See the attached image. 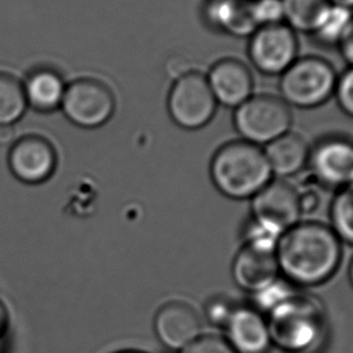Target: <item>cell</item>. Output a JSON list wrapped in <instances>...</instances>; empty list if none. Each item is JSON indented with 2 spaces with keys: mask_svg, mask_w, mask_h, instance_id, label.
Here are the masks:
<instances>
[{
  "mask_svg": "<svg viewBox=\"0 0 353 353\" xmlns=\"http://www.w3.org/2000/svg\"><path fill=\"white\" fill-rule=\"evenodd\" d=\"M276 254L285 280L314 287L336 272L343 248L332 228L317 221H299L282 234Z\"/></svg>",
  "mask_w": 353,
  "mask_h": 353,
  "instance_id": "cell-1",
  "label": "cell"
},
{
  "mask_svg": "<svg viewBox=\"0 0 353 353\" xmlns=\"http://www.w3.org/2000/svg\"><path fill=\"white\" fill-rule=\"evenodd\" d=\"M272 176L264 148L243 139L223 144L212 157V182L223 195L234 200L253 199Z\"/></svg>",
  "mask_w": 353,
  "mask_h": 353,
  "instance_id": "cell-2",
  "label": "cell"
},
{
  "mask_svg": "<svg viewBox=\"0 0 353 353\" xmlns=\"http://www.w3.org/2000/svg\"><path fill=\"white\" fill-rule=\"evenodd\" d=\"M272 345L285 353H310L319 346L327 317L319 299L295 292L265 314Z\"/></svg>",
  "mask_w": 353,
  "mask_h": 353,
  "instance_id": "cell-3",
  "label": "cell"
},
{
  "mask_svg": "<svg viewBox=\"0 0 353 353\" xmlns=\"http://www.w3.org/2000/svg\"><path fill=\"white\" fill-rule=\"evenodd\" d=\"M338 77L323 57L299 56L280 77V97L290 108H319L334 97Z\"/></svg>",
  "mask_w": 353,
  "mask_h": 353,
  "instance_id": "cell-4",
  "label": "cell"
},
{
  "mask_svg": "<svg viewBox=\"0 0 353 353\" xmlns=\"http://www.w3.org/2000/svg\"><path fill=\"white\" fill-rule=\"evenodd\" d=\"M234 126L241 139L264 148L290 132L293 115L288 104L275 94H253L234 109Z\"/></svg>",
  "mask_w": 353,
  "mask_h": 353,
  "instance_id": "cell-5",
  "label": "cell"
},
{
  "mask_svg": "<svg viewBox=\"0 0 353 353\" xmlns=\"http://www.w3.org/2000/svg\"><path fill=\"white\" fill-rule=\"evenodd\" d=\"M173 123L187 131H197L211 123L218 109L206 75L188 70L176 77L167 97Z\"/></svg>",
  "mask_w": 353,
  "mask_h": 353,
  "instance_id": "cell-6",
  "label": "cell"
},
{
  "mask_svg": "<svg viewBox=\"0 0 353 353\" xmlns=\"http://www.w3.org/2000/svg\"><path fill=\"white\" fill-rule=\"evenodd\" d=\"M115 109L113 91L94 78H79L68 83L61 107L68 121L85 130L104 126L113 118Z\"/></svg>",
  "mask_w": 353,
  "mask_h": 353,
  "instance_id": "cell-7",
  "label": "cell"
},
{
  "mask_svg": "<svg viewBox=\"0 0 353 353\" xmlns=\"http://www.w3.org/2000/svg\"><path fill=\"white\" fill-rule=\"evenodd\" d=\"M280 239L264 234L245 236V245L232 261V279L241 290L252 294L265 290L279 280L277 243Z\"/></svg>",
  "mask_w": 353,
  "mask_h": 353,
  "instance_id": "cell-8",
  "label": "cell"
},
{
  "mask_svg": "<svg viewBox=\"0 0 353 353\" xmlns=\"http://www.w3.org/2000/svg\"><path fill=\"white\" fill-rule=\"evenodd\" d=\"M248 57L260 73L281 77L299 57L298 35L285 23L258 27L250 35Z\"/></svg>",
  "mask_w": 353,
  "mask_h": 353,
  "instance_id": "cell-9",
  "label": "cell"
},
{
  "mask_svg": "<svg viewBox=\"0 0 353 353\" xmlns=\"http://www.w3.org/2000/svg\"><path fill=\"white\" fill-rule=\"evenodd\" d=\"M300 192L283 179L271 181L252 199V221L282 236L301 216Z\"/></svg>",
  "mask_w": 353,
  "mask_h": 353,
  "instance_id": "cell-10",
  "label": "cell"
},
{
  "mask_svg": "<svg viewBox=\"0 0 353 353\" xmlns=\"http://www.w3.org/2000/svg\"><path fill=\"white\" fill-rule=\"evenodd\" d=\"M309 165L324 187H346L353 183V142L345 137L323 138L310 152Z\"/></svg>",
  "mask_w": 353,
  "mask_h": 353,
  "instance_id": "cell-11",
  "label": "cell"
},
{
  "mask_svg": "<svg viewBox=\"0 0 353 353\" xmlns=\"http://www.w3.org/2000/svg\"><path fill=\"white\" fill-rule=\"evenodd\" d=\"M57 154L46 138L30 134L14 143L9 152V167L21 182L38 184L52 176Z\"/></svg>",
  "mask_w": 353,
  "mask_h": 353,
  "instance_id": "cell-12",
  "label": "cell"
},
{
  "mask_svg": "<svg viewBox=\"0 0 353 353\" xmlns=\"http://www.w3.org/2000/svg\"><path fill=\"white\" fill-rule=\"evenodd\" d=\"M206 78L218 105L234 110L254 94L253 74L240 59H219L212 65Z\"/></svg>",
  "mask_w": 353,
  "mask_h": 353,
  "instance_id": "cell-13",
  "label": "cell"
},
{
  "mask_svg": "<svg viewBox=\"0 0 353 353\" xmlns=\"http://www.w3.org/2000/svg\"><path fill=\"white\" fill-rule=\"evenodd\" d=\"M224 329L236 353H268L272 346L266 317L255 307H236Z\"/></svg>",
  "mask_w": 353,
  "mask_h": 353,
  "instance_id": "cell-14",
  "label": "cell"
},
{
  "mask_svg": "<svg viewBox=\"0 0 353 353\" xmlns=\"http://www.w3.org/2000/svg\"><path fill=\"white\" fill-rule=\"evenodd\" d=\"M155 332L162 343L183 350L201 335V321L196 310L183 301L163 305L155 317Z\"/></svg>",
  "mask_w": 353,
  "mask_h": 353,
  "instance_id": "cell-15",
  "label": "cell"
},
{
  "mask_svg": "<svg viewBox=\"0 0 353 353\" xmlns=\"http://www.w3.org/2000/svg\"><path fill=\"white\" fill-rule=\"evenodd\" d=\"M22 86L28 109L51 114L61 110L68 83L57 69L44 65L30 70Z\"/></svg>",
  "mask_w": 353,
  "mask_h": 353,
  "instance_id": "cell-16",
  "label": "cell"
},
{
  "mask_svg": "<svg viewBox=\"0 0 353 353\" xmlns=\"http://www.w3.org/2000/svg\"><path fill=\"white\" fill-rule=\"evenodd\" d=\"M250 3L252 0H207L203 6V19L212 30L224 34L250 35L256 30Z\"/></svg>",
  "mask_w": 353,
  "mask_h": 353,
  "instance_id": "cell-17",
  "label": "cell"
},
{
  "mask_svg": "<svg viewBox=\"0 0 353 353\" xmlns=\"http://www.w3.org/2000/svg\"><path fill=\"white\" fill-rule=\"evenodd\" d=\"M264 152L272 174L285 178L294 176L309 165L311 148L303 136L290 130L265 145Z\"/></svg>",
  "mask_w": 353,
  "mask_h": 353,
  "instance_id": "cell-18",
  "label": "cell"
},
{
  "mask_svg": "<svg viewBox=\"0 0 353 353\" xmlns=\"http://www.w3.org/2000/svg\"><path fill=\"white\" fill-rule=\"evenodd\" d=\"M330 4L329 0H282L285 23L295 33L311 34Z\"/></svg>",
  "mask_w": 353,
  "mask_h": 353,
  "instance_id": "cell-19",
  "label": "cell"
},
{
  "mask_svg": "<svg viewBox=\"0 0 353 353\" xmlns=\"http://www.w3.org/2000/svg\"><path fill=\"white\" fill-rule=\"evenodd\" d=\"M28 109L23 86L12 74L0 72V128H11Z\"/></svg>",
  "mask_w": 353,
  "mask_h": 353,
  "instance_id": "cell-20",
  "label": "cell"
},
{
  "mask_svg": "<svg viewBox=\"0 0 353 353\" xmlns=\"http://www.w3.org/2000/svg\"><path fill=\"white\" fill-rule=\"evenodd\" d=\"M353 19V10L330 4L311 35L319 44L339 46Z\"/></svg>",
  "mask_w": 353,
  "mask_h": 353,
  "instance_id": "cell-21",
  "label": "cell"
},
{
  "mask_svg": "<svg viewBox=\"0 0 353 353\" xmlns=\"http://www.w3.org/2000/svg\"><path fill=\"white\" fill-rule=\"evenodd\" d=\"M330 221L339 240L353 245V183L339 189L330 208Z\"/></svg>",
  "mask_w": 353,
  "mask_h": 353,
  "instance_id": "cell-22",
  "label": "cell"
},
{
  "mask_svg": "<svg viewBox=\"0 0 353 353\" xmlns=\"http://www.w3.org/2000/svg\"><path fill=\"white\" fill-rule=\"evenodd\" d=\"M295 290L292 285L287 282V280L275 281L272 285L266 287L265 290H260L255 293V309L260 311L261 314H269L271 310L275 309L277 305L285 301L290 295L294 294Z\"/></svg>",
  "mask_w": 353,
  "mask_h": 353,
  "instance_id": "cell-23",
  "label": "cell"
},
{
  "mask_svg": "<svg viewBox=\"0 0 353 353\" xmlns=\"http://www.w3.org/2000/svg\"><path fill=\"white\" fill-rule=\"evenodd\" d=\"M250 12L256 28L285 23L282 0H252Z\"/></svg>",
  "mask_w": 353,
  "mask_h": 353,
  "instance_id": "cell-24",
  "label": "cell"
},
{
  "mask_svg": "<svg viewBox=\"0 0 353 353\" xmlns=\"http://www.w3.org/2000/svg\"><path fill=\"white\" fill-rule=\"evenodd\" d=\"M182 353H236L225 338L213 334H205L183 348Z\"/></svg>",
  "mask_w": 353,
  "mask_h": 353,
  "instance_id": "cell-25",
  "label": "cell"
},
{
  "mask_svg": "<svg viewBox=\"0 0 353 353\" xmlns=\"http://www.w3.org/2000/svg\"><path fill=\"white\" fill-rule=\"evenodd\" d=\"M334 97L341 112L353 119V67H348L343 73L339 74Z\"/></svg>",
  "mask_w": 353,
  "mask_h": 353,
  "instance_id": "cell-26",
  "label": "cell"
},
{
  "mask_svg": "<svg viewBox=\"0 0 353 353\" xmlns=\"http://www.w3.org/2000/svg\"><path fill=\"white\" fill-rule=\"evenodd\" d=\"M235 309L236 306H234V304L225 298H214L207 304V319L213 325L224 328L226 323L229 322L231 316L234 314Z\"/></svg>",
  "mask_w": 353,
  "mask_h": 353,
  "instance_id": "cell-27",
  "label": "cell"
},
{
  "mask_svg": "<svg viewBox=\"0 0 353 353\" xmlns=\"http://www.w3.org/2000/svg\"><path fill=\"white\" fill-rule=\"evenodd\" d=\"M338 48L340 50V54L343 56V59H345V62L350 67H353V19L350 26H348L346 34H345L343 40H341V43L339 44Z\"/></svg>",
  "mask_w": 353,
  "mask_h": 353,
  "instance_id": "cell-28",
  "label": "cell"
},
{
  "mask_svg": "<svg viewBox=\"0 0 353 353\" xmlns=\"http://www.w3.org/2000/svg\"><path fill=\"white\" fill-rule=\"evenodd\" d=\"M319 203V196L314 190H306L300 192V208L301 213L314 212Z\"/></svg>",
  "mask_w": 353,
  "mask_h": 353,
  "instance_id": "cell-29",
  "label": "cell"
},
{
  "mask_svg": "<svg viewBox=\"0 0 353 353\" xmlns=\"http://www.w3.org/2000/svg\"><path fill=\"white\" fill-rule=\"evenodd\" d=\"M9 325V312L4 303L0 300V338L6 334Z\"/></svg>",
  "mask_w": 353,
  "mask_h": 353,
  "instance_id": "cell-30",
  "label": "cell"
},
{
  "mask_svg": "<svg viewBox=\"0 0 353 353\" xmlns=\"http://www.w3.org/2000/svg\"><path fill=\"white\" fill-rule=\"evenodd\" d=\"M334 6H343L347 8L350 10H353V0H329Z\"/></svg>",
  "mask_w": 353,
  "mask_h": 353,
  "instance_id": "cell-31",
  "label": "cell"
},
{
  "mask_svg": "<svg viewBox=\"0 0 353 353\" xmlns=\"http://www.w3.org/2000/svg\"><path fill=\"white\" fill-rule=\"evenodd\" d=\"M350 281H351V283L353 285V260L352 263H351V266H350Z\"/></svg>",
  "mask_w": 353,
  "mask_h": 353,
  "instance_id": "cell-32",
  "label": "cell"
},
{
  "mask_svg": "<svg viewBox=\"0 0 353 353\" xmlns=\"http://www.w3.org/2000/svg\"><path fill=\"white\" fill-rule=\"evenodd\" d=\"M123 353H142V352H123Z\"/></svg>",
  "mask_w": 353,
  "mask_h": 353,
  "instance_id": "cell-33",
  "label": "cell"
}]
</instances>
